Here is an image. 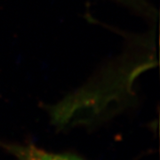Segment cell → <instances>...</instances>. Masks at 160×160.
I'll return each instance as SVG.
<instances>
[{"mask_svg":"<svg viewBox=\"0 0 160 160\" xmlns=\"http://www.w3.org/2000/svg\"><path fill=\"white\" fill-rule=\"evenodd\" d=\"M6 149L17 160H84L74 155L49 152L34 145H7Z\"/></svg>","mask_w":160,"mask_h":160,"instance_id":"1","label":"cell"}]
</instances>
